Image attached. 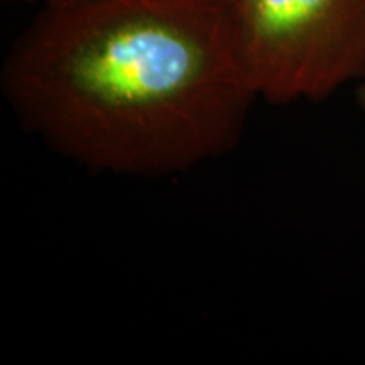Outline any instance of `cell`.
<instances>
[{
    "label": "cell",
    "mask_w": 365,
    "mask_h": 365,
    "mask_svg": "<svg viewBox=\"0 0 365 365\" xmlns=\"http://www.w3.org/2000/svg\"><path fill=\"white\" fill-rule=\"evenodd\" d=\"M255 98L322 103L365 80V0H225Z\"/></svg>",
    "instance_id": "2"
},
{
    "label": "cell",
    "mask_w": 365,
    "mask_h": 365,
    "mask_svg": "<svg viewBox=\"0 0 365 365\" xmlns=\"http://www.w3.org/2000/svg\"><path fill=\"white\" fill-rule=\"evenodd\" d=\"M355 103L365 117V80L355 86Z\"/></svg>",
    "instance_id": "3"
},
{
    "label": "cell",
    "mask_w": 365,
    "mask_h": 365,
    "mask_svg": "<svg viewBox=\"0 0 365 365\" xmlns=\"http://www.w3.org/2000/svg\"><path fill=\"white\" fill-rule=\"evenodd\" d=\"M0 91L58 156L143 180L230 154L257 102L225 0L44 4L9 48Z\"/></svg>",
    "instance_id": "1"
},
{
    "label": "cell",
    "mask_w": 365,
    "mask_h": 365,
    "mask_svg": "<svg viewBox=\"0 0 365 365\" xmlns=\"http://www.w3.org/2000/svg\"><path fill=\"white\" fill-rule=\"evenodd\" d=\"M4 2H16V4H31L34 0H4Z\"/></svg>",
    "instance_id": "4"
},
{
    "label": "cell",
    "mask_w": 365,
    "mask_h": 365,
    "mask_svg": "<svg viewBox=\"0 0 365 365\" xmlns=\"http://www.w3.org/2000/svg\"><path fill=\"white\" fill-rule=\"evenodd\" d=\"M44 4H58V2H65V0H43Z\"/></svg>",
    "instance_id": "5"
}]
</instances>
